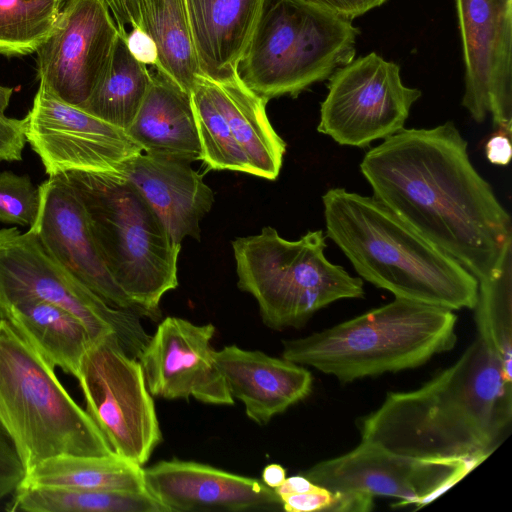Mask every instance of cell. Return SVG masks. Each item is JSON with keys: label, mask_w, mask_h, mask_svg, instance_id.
Segmentation results:
<instances>
[{"label": "cell", "mask_w": 512, "mask_h": 512, "mask_svg": "<svg viewBox=\"0 0 512 512\" xmlns=\"http://www.w3.org/2000/svg\"><path fill=\"white\" fill-rule=\"evenodd\" d=\"M476 324L480 337L512 377V248L499 271L478 281Z\"/></svg>", "instance_id": "29"}, {"label": "cell", "mask_w": 512, "mask_h": 512, "mask_svg": "<svg viewBox=\"0 0 512 512\" xmlns=\"http://www.w3.org/2000/svg\"><path fill=\"white\" fill-rule=\"evenodd\" d=\"M76 379L86 411L117 455L143 466L162 441L157 413L138 359L115 334L93 341Z\"/></svg>", "instance_id": "10"}, {"label": "cell", "mask_w": 512, "mask_h": 512, "mask_svg": "<svg viewBox=\"0 0 512 512\" xmlns=\"http://www.w3.org/2000/svg\"><path fill=\"white\" fill-rule=\"evenodd\" d=\"M130 53L146 66L157 67L158 49L152 37L141 27H132L125 37Z\"/></svg>", "instance_id": "37"}, {"label": "cell", "mask_w": 512, "mask_h": 512, "mask_svg": "<svg viewBox=\"0 0 512 512\" xmlns=\"http://www.w3.org/2000/svg\"><path fill=\"white\" fill-rule=\"evenodd\" d=\"M352 20L299 0H263L236 68L258 96L297 97L354 59Z\"/></svg>", "instance_id": "7"}, {"label": "cell", "mask_w": 512, "mask_h": 512, "mask_svg": "<svg viewBox=\"0 0 512 512\" xmlns=\"http://www.w3.org/2000/svg\"><path fill=\"white\" fill-rule=\"evenodd\" d=\"M7 509L27 512H167L148 491L21 485L13 492Z\"/></svg>", "instance_id": "28"}, {"label": "cell", "mask_w": 512, "mask_h": 512, "mask_svg": "<svg viewBox=\"0 0 512 512\" xmlns=\"http://www.w3.org/2000/svg\"><path fill=\"white\" fill-rule=\"evenodd\" d=\"M125 37L119 33L106 74L78 106L124 130L132 123L152 82L147 66L130 53Z\"/></svg>", "instance_id": "27"}, {"label": "cell", "mask_w": 512, "mask_h": 512, "mask_svg": "<svg viewBox=\"0 0 512 512\" xmlns=\"http://www.w3.org/2000/svg\"><path fill=\"white\" fill-rule=\"evenodd\" d=\"M279 497L282 501V509L287 512H325L333 501V492L317 485L307 492L285 494Z\"/></svg>", "instance_id": "35"}, {"label": "cell", "mask_w": 512, "mask_h": 512, "mask_svg": "<svg viewBox=\"0 0 512 512\" xmlns=\"http://www.w3.org/2000/svg\"><path fill=\"white\" fill-rule=\"evenodd\" d=\"M484 150L491 164L508 165L512 156L511 136L501 131L495 132L486 141Z\"/></svg>", "instance_id": "40"}, {"label": "cell", "mask_w": 512, "mask_h": 512, "mask_svg": "<svg viewBox=\"0 0 512 512\" xmlns=\"http://www.w3.org/2000/svg\"><path fill=\"white\" fill-rule=\"evenodd\" d=\"M54 369L7 320L0 319V425L25 472L57 456L114 453Z\"/></svg>", "instance_id": "6"}, {"label": "cell", "mask_w": 512, "mask_h": 512, "mask_svg": "<svg viewBox=\"0 0 512 512\" xmlns=\"http://www.w3.org/2000/svg\"><path fill=\"white\" fill-rule=\"evenodd\" d=\"M263 0H186L191 37L202 76L236 77V68Z\"/></svg>", "instance_id": "21"}, {"label": "cell", "mask_w": 512, "mask_h": 512, "mask_svg": "<svg viewBox=\"0 0 512 512\" xmlns=\"http://www.w3.org/2000/svg\"><path fill=\"white\" fill-rule=\"evenodd\" d=\"M125 131L145 153L189 163L201 160L191 94L157 70Z\"/></svg>", "instance_id": "22"}, {"label": "cell", "mask_w": 512, "mask_h": 512, "mask_svg": "<svg viewBox=\"0 0 512 512\" xmlns=\"http://www.w3.org/2000/svg\"><path fill=\"white\" fill-rule=\"evenodd\" d=\"M374 496L362 491H334L325 512H368L374 508Z\"/></svg>", "instance_id": "38"}, {"label": "cell", "mask_w": 512, "mask_h": 512, "mask_svg": "<svg viewBox=\"0 0 512 512\" xmlns=\"http://www.w3.org/2000/svg\"><path fill=\"white\" fill-rule=\"evenodd\" d=\"M64 3L0 0V54L24 56L36 52L53 30Z\"/></svg>", "instance_id": "31"}, {"label": "cell", "mask_w": 512, "mask_h": 512, "mask_svg": "<svg viewBox=\"0 0 512 512\" xmlns=\"http://www.w3.org/2000/svg\"><path fill=\"white\" fill-rule=\"evenodd\" d=\"M24 475L20 458L0 425V501L13 494Z\"/></svg>", "instance_id": "33"}, {"label": "cell", "mask_w": 512, "mask_h": 512, "mask_svg": "<svg viewBox=\"0 0 512 512\" xmlns=\"http://www.w3.org/2000/svg\"><path fill=\"white\" fill-rule=\"evenodd\" d=\"M26 142L24 118H10L0 113V160H21Z\"/></svg>", "instance_id": "34"}, {"label": "cell", "mask_w": 512, "mask_h": 512, "mask_svg": "<svg viewBox=\"0 0 512 512\" xmlns=\"http://www.w3.org/2000/svg\"><path fill=\"white\" fill-rule=\"evenodd\" d=\"M482 458L420 459L396 454L369 441L321 461L303 475L334 491H362L399 499L395 506L421 508L478 466Z\"/></svg>", "instance_id": "12"}, {"label": "cell", "mask_w": 512, "mask_h": 512, "mask_svg": "<svg viewBox=\"0 0 512 512\" xmlns=\"http://www.w3.org/2000/svg\"><path fill=\"white\" fill-rule=\"evenodd\" d=\"M121 34L127 35V26L141 27L138 0H104Z\"/></svg>", "instance_id": "39"}, {"label": "cell", "mask_w": 512, "mask_h": 512, "mask_svg": "<svg viewBox=\"0 0 512 512\" xmlns=\"http://www.w3.org/2000/svg\"><path fill=\"white\" fill-rule=\"evenodd\" d=\"M25 120L26 141L48 176L120 173L142 151L124 129L67 103L39 85Z\"/></svg>", "instance_id": "13"}, {"label": "cell", "mask_w": 512, "mask_h": 512, "mask_svg": "<svg viewBox=\"0 0 512 512\" xmlns=\"http://www.w3.org/2000/svg\"><path fill=\"white\" fill-rule=\"evenodd\" d=\"M512 422V377L477 337L421 387L390 392L359 423L361 441L420 459H486Z\"/></svg>", "instance_id": "2"}, {"label": "cell", "mask_w": 512, "mask_h": 512, "mask_svg": "<svg viewBox=\"0 0 512 512\" xmlns=\"http://www.w3.org/2000/svg\"><path fill=\"white\" fill-rule=\"evenodd\" d=\"M33 232L48 254L109 305L140 315L114 282L93 236L81 197L64 175L49 176L40 186Z\"/></svg>", "instance_id": "17"}, {"label": "cell", "mask_w": 512, "mask_h": 512, "mask_svg": "<svg viewBox=\"0 0 512 512\" xmlns=\"http://www.w3.org/2000/svg\"><path fill=\"white\" fill-rule=\"evenodd\" d=\"M203 77L245 154L252 175L275 180L282 166L286 143L268 119V101L247 88L237 76L224 81Z\"/></svg>", "instance_id": "23"}, {"label": "cell", "mask_w": 512, "mask_h": 512, "mask_svg": "<svg viewBox=\"0 0 512 512\" xmlns=\"http://www.w3.org/2000/svg\"><path fill=\"white\" fill-rule=\"evenodd\" d=\"M40 300L61 306L86 327L92 341L115 334L125 352L138 358L150 336L139 315L109 305L53 259L30 230L0 229V319L9 307Z\"/></svg>", "instance_id": "9"}, {"label": "cell", "mask_w": 512, "mask_h": 512, "mask_svg": "<svg viewBox=\"0 0 512 512\" xmlns=\"http://www.w3.org/2000/svg\"><path fill=\"white\" fill-rule=\"evenodd\" d=\"M456 314L395 298L333 327L283 341L282 357L348 383L416 368L451 350Z\"/></svg>", "instance_id": "4"}, {"label": "cell", "mask_w": 512, "mask_h": 512, "mask_svg": "<svg viewBox=\"0 0 512 512\" xmlns=\"http://www.w3.org/2000/svg\"><path fill=\"white\" fill-rule=\"evenodd\" d=\"M322 202L328 238L361 279L395 298L475 308L478 280L375 197L333 188Z\"/></svg>", "instance_id": "3"}, {"label": "cell", "mask_w": 512, "mask_h": 512, "mask_svg": "<svg viewBox=\"0 0 512 512\" xmlns=\"http://www.w3.org/2000/svg\"><path fill=\"white\" fill-rule=\"evenodd\" d=\"M61 175L83 201L97 247L114 282L140 315L157 319L162 297L178 286L181 245L173 241L137 187L120 173Z\"/></svg>", "instance_id": "5"}, {"label": "cell", "mask_w": 512, "mask_h": 512, "mask_svg": "<svg viewBox=\"0 0 512 512\" xmlns=\"http://www.w3.org/2000/svg\"><path fill=\"white\" fill-rule=\"evenodd\" d=\"M141 28L158 49L156 70L191 93L201 75L191 37L186 0H138Z\"/></svg>", "instance_id": "26"}, {"label": "cell", "mask_w": 512, "mask_h": 512, "mask_svg": "<svg viewBox=\"0 0 512 512\" xmlns=\"http://www.w3.org/2000/svg\"><path fill=\"white\" fill-rule=\"evenodd\" d=\"M214 359L233 399L242 402L247 417L259 425L269 423L312 391L311 372L283 357L229 345L215 350Z\"/></svg>", "instance_id": "19"}, {"label": "cell", "mask_w": 512, "mask_h": 512, "mask_svg": "<svg viewBox=\"0 0 512 512\" xmlns=\"http://www.w3.org/2000/svg\"><path fill=\"white\" fill-rule=\"evenodd\" d=\"M119 33L104 0H66L35 52L39 85L81 106L106 74Z\"/></svg>", "instance_id": "14"}, {"label": "cell", "mask_w": 512, "mask_h": 512, "mask_svg": "<svg viewBox=\"0 0 512 512\" xmlns=\"http://www.w3.org/2000/svg\"><path fill=\"white\" fill-rule=\"evenodd\" d=\"M215 326L168 316L138 356L152 396L167 400L195 398L205 404L232 405L225 379L214 359Z\"/></svg>", "instance_id": "16"}, {"label": "cell", "mask_w": 512, "mask_h": 512, "mask_svg": "<svg viewBox=\"0 0 512 512\" xmlns=\"http://www.w3.org/2000/svg\"><path fill=\"white\" fill-rule=\"evenodd\" d=\"M190 94L201 147V160L207 168L252 174L245 154L202 75L197 78Z\"/></svg>", "instance_id": "30"}, {"label": "cell", "mask_w": 512, "mask_h": 512, "mask_svg": "<svg viewBox=\"0 0 512 512\" xmlns=\"http://www.w3.org/2000/svg\"><path fill=\"white\" fill-rule=\"evenodd\" d=\"M40 207V189L28 175L0 173V223L32 226Z\"/></svg>", "instance_id": "32"}, {"label": "cell", "mask_w": 512, "mask_h": 512, "mask_svg": "<svg viewBox=\"0 0 512 512\" xmlns=\"http://www.w3.org/2000/svg\"><path fill=\"white\" fill-rule=\"evenodd\" d=\"M12 93V88L0 85V113L4 114L8 108Z\"/></svg>", "instance_id": "43"}, {"label": "cell", "mask_w": 512, "mask_h": 512, "mask_svg": "<svg viewBox=\"0 0 512 512\" xmlns=\"http://www.w3.org/2000/svg\"><path fill=\"white\" fill-rule=\"evenodd\" d=\"M120 174L142 193L176 244L187 236L200 239V221L214 194L191 163L141 151L122 163Z\"/></svg>", "instance_id": "20"}, {"label": "cell", "mask_w": 512, "mask_h": 512, "mask_svg": "<svg viewBox=\"0 0 512 512\" xmlns=\"http://www.w3.org/2000/svg\"><path fill=\"white\" fill-rule=\"evenodd\" d=\"M333 14L353 20L381 6L387 0H299Z\"/></svg>", "instance_id": "36"}, {"label": "cell", "mask_w": 512, "mask_h": 512, "mask_svg": "<svg viewBox=\"0 0 512 512\" xmlns=\"http://www.w3.org/2000/svg\"><path fill=\"white\" fill-rule=\"evenodd\" d=\"M316 486V484H314L304 475H296L286 478L284 482L274 490L279 496H282L285 494L307 492L314 489Z\"/></svg>", "instance_id": "41"}, {"label": "cell", "mask_w": 512, "mask_h": 512, "mask_svg": "<svg viewBox=\"0 0 512 512\" xmlns=\"http://www.w3.org/2000/svg\"><path fill=\"white\" fill-rule=\"evenodd\" d=\"M452 122L403 128L370 149L360 170L373 197L478 281L512 248V222Z\"/></svg>", "instance_id": "1"}, {"label": "cell", "mask_w": 512, "mask_h": 512, "mask_svg": "<svg viewBox=\"0 0 512 512\" xmlns=\"http://www.w3.org/2000/svg\"><path fill=\"white\" fill-rule=\"evenodd\" d=\"M61 1L66 2V0H61Z\"/></svg>", "instance_id": "44"}, {"label": "cell", "mask_w": 512, "mask_h": 512, "mask_svg": "<svg viewBox=\"0 0 512 512\" xmlns=\"http://www.w3.org/2000/svg\"><path fill=\"white\" fill-rule=\"evenodd\" d=\"M7 320L52 366L75 378L92 344L85 325L56 304L27 300L9 307Z\"/></svg>", "instance_id": "24"}, {"label": "cell", "mask_w": 512, "mask_h": 512, "mask_svg": "<svg viewBox=\"0 0 512 512\" xmlns=\"http://www.w3.org/2000/svg\"><path fill=\"white\" fill-rule=\"evenodd\" d=\"M465 65L462 105L497 131L512 130V0H455Z\"/></svg>", "instance_id": "15"}, {"label": "cell", "mask_w": 512, "mask_h": 512, "mask_svg": "<svg viewBox=\"0 0 512 512\" xmlns=\"http://www.w3.org/2000/svg\"><path fill=\"white\" fill-rule=\"evenodd\" d=\"M19 485L147 491L142 466L116 453L106 456L62 455L49 458L25 472Z\"/></svg>", "instance_id": "25"}, {"label": "cell", "mask_w": 512, "mask_h": 512, "mask_svg": "<svg viewBox=\"0 0 512 512\" xmlns=\"http://www.w3.org/2000/svg\"><path fill=\"white\" fill-rule=\"evenodd\" d=\"M420 97L419 89L403 84L397 64L372 52L331 74L317 130L340 145L363 148L401 131Z\"/></svg>", "instance_id": "11"}, {"label": "cell", "mask_w": 512, "mask_h": 512, "mask_svg": "<svg viewBox=\"0 0 512 512\" xmlns=\"http://www.w3.org/2000/svg\"><path fill=\"white\" fill-rule=\"evenodd\" d=\"M286 479V471L279 464H269L262 471V482L272 488L276 489Z\"/></svg>", "instance_id": "42"}, {"label": "cell", "mask_w": 512, "mask_h": 512, "mask_svg": "<svg viewBox=\"0 0 512 512\" xmlns=\"http://www.w3.org/2000/svg\"><path fill=\"white\" fill-rule=\"evenodd\" d=\"M232 248L237 285L256 299L271 329L302 327L329 304L364 296L363 280L326 258L322 230L290 241L266 226L259 234L236 238Z\"/></svg>", "instance_id": "8"}, {"label": "cell", "mask_w": 512, "mask_h": 512, "mask_svg": "<svg viewBox=\"0 0 512 512\" xmlns=\"http://www.w3.org/2000/svg\"><path fill=\"white\" fill-rule=\"evenodd\" d=\"M143 473L146 490L167 512L283 510L276 491L258 479L203 463L163 460Z\"/></svg>", "instance_id": "18"}]
</instances>
